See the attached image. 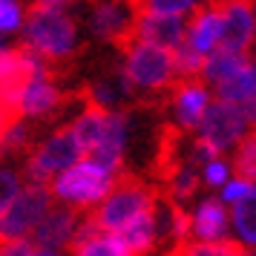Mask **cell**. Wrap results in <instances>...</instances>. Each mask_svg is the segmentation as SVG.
I'll return each instance as SVG.
<instances>
[{
    "mask_svg": "<svg viewBox=\"0 0 256 256\" xmlns=\"http://www.w3.org/2000/svg\"><path fill=\"white\" fill-rule=\"evenodd\" d=\"M222 9V46L233 52H248L256 38L254 0H219Z\"/></svg>",
    "mask_w": 256,
    "mask_h": 256,
    "instance_id": "13",
    "label": "cell"
},
{
    "mask_svg": "<svg viewBox=\"0 0 256 256\" xmlns=\"http://www.w3.org/2000/svg\"><path fill=\"white\" fill-rule=\"evenodd\" d=\"M6 118H9V112H6V106L0 104V127H3V121H6Z\"/></svg>",
    "mask_w": 256,
    "mask_h": 256,
    "instance_id": "36",
    "label": "cell"
},
{
    "mask_svg": "<svg viewBox=\"0 0 256 256\" xmlns=\"http://www.w3.org/2000/svg\"><path fill=\"white\" fill-rule=\"evenodd\" d=\"M216 196L224 208H233L239 202H248V198H256V178H248V176L233 173L224 184L216 190Z\"/></svg>",
    "mask_w": 256,
    "mask_h": 256,
    "instance_id": "28",
    "label": "cell"
},
{
    "mask_svg": "<svg viewBox=\"0 0 256 256\" xmlns=\"http://www.w3.org/2000/svg\"><path fill=\"white\" fill-rule=\"evenodd\" d=\"M173 60H176V75L178 78H198V72H202V55L196 52H190V49L178 46L173 52Z\"/></svg>",
    "mask_w": 256,
    "mask_h": 256,
    "instance_id": "32",
    "label": "cell"
},
{
    "mask_svg": "<svg viewBox=\"0 0 256 256\" xmlns=\"http://www.w3.org/2000/svg\"><path fill=\"white\" fill-rule=\"evenodd\" d=\"M130 141H132V112L127 106L124 110H106L101 138H98V144L86 156L106 164V167H112V170H118V173H124Z\"/></svg>",
    "mask_w": 256,
    "mask_h": 256,
    "instance_id": "11",
    "label": "cell"
},
{
    "mask_svg": "<svg viewBox=\"0 0 256 256\" xmlns=\"http://www.w3.org/2000/svg\"><path fill=\"white\" fill-rule=\"evenodd\" d=\"M184 49L196 55H210L222 46V9L219 0H204L196 12L184 20Z\"/></svg>",
    "mask_w": 256,
    "mask_h": 256,
    "instance_id": "14",
    "label": "cell"
},
{
    "mask_svg": "<svg viewBox=\"0 0 256 256\" xmlns=\"http://www.w3.org/2000/svg\"><path fill=\"white\" fill-rule=\"evenodd\" d=\"M239 250V244L236 242H184L182 248H176V250H170L173 256H233Z\"/></svg>",
    "mask_w": 256,
    "mask_h": 256,
    "instance_id": "31",
    "label": "cell"
},
{
    "mask_svg": "<svg viewBox=\"0 0 256 256\" xmlns=\"http://www.w3.org/2000/svg\"><path fill=\"white\" fill-rule=\"evenodd\" d=\"M196 173H198V184L216 193V190H219V187L233 176L230 156H213V158H208L204 164H198Z\"/></svg>",
    "mask_w": 256,
    "mask_h": 256,
    "instance_id": "27",
    "label": "cell"
},
{
    "mask_svg": "<svg viewBox=\"0 0 256 256\" xmlns=\"http://www.w3.org/2000/svg\"><path fill=\"white\" fill-rule=\"evenodd\" d=\"M156 198H158V193H156L150 184L121 176L116 184H112V190L90 210V219H92L101 230L118 233L130 219H136L138 213L150 210L152 204H156Z\"/></svg>",
    "mask_w": 256,
    "mask_h": 256,
    "instance_id": "6",
    "label": "cell"
},
{
    "mask_svg": "<svg viewBox=\"0 0 256 256\" xmlns=\"http://www.w3.org/2000/svg\"><path fill=\"white\" fill-rule=\"evenodd\" d=\"M26 184L20 164H14L12 158L0 156V213L12 204V198L20 193V187Z\"/></svg>",
    "mask_w": 256,
    "mask_h": 256,
    "instance_id": "26",
    "label": "cell"
},
{
    "mask_svg": "<svg viewBox=\"0 0 256 256\" xmlns=\"http://www.w3.org/2000/svg\"><path fill=\"white\" fill-rule=\"evenodd\" d=\"M198 173L193 164H178L173 167V173L167 176V202H176V204H187L198 196Z\"/></svg>",
    "mask_w": 256,
    "mask_h": 256,
    "instance_id": "24",
    "label": "cell"
},
{
    "mask_svg": "<svg viewBox=\"0 0 256 256\" xmlns=\"http://www.w3.org/2000/svg\"><path fill=\"white\" fill-rule=\"evenodd\" d=\"M138 40L156 44L176 52V49L184 44V20L182 18H164V14H136V24H132V35Z\"/></svg>",
    "mask_w": 256,
    "mask_h": 256,
    "instance_id": "17",
    "label": "cell"
},
{
    "mask_svg": "<svg viewBox=\"0 0 256 256\" xmlns=\"http://www.w3.org/2000/svg\"><path fill=\"white\" fill-rule=\"evenodd\" d=\"M84 152L78 147V141L72 136L70 124L55 127L49 136H44L40 141H32V147L24 152L26 162L20 164L26 182L35 184H49L60 170H66L72 162H78Z\"/></svg>",
    "mask_w": 256,
    "mask_h": 256,
    "instance_id": "5",
    "label": "cell"
},
{
    "mask_svg": "<svg viewBox=\"0 0 256 256\" xmlns=\"http://www.w3.org/2000/svg\"><path fill=\"white\" fill-rule=\"evenodd\" d=\"M132 3L144 14H164V18H182V20H187L204 0H132Z\"/></svg>",
    "mask_w": 256,
    "mask_h": 256,
    "instance_id": "25",
    "label": "cell"
},
{
    "mask_svg": "<svg viewBox=\"0 0 256 256\" xmlns=\"http://www.w3.org/2000/svg\"><path fill=\"white\" fill-rule=\"evenodd\" d=\"M254 121H256V112H248L242 106H233L213 98V104L204 112V118H202V124H198L193 136L208 141L219 156H228L244 136L254 132Z\"/></svg>",
    "mask_w": 256,
    "mask_h": 256,
    "instance_id": "7",
    "label": "cell"
},
{
    "mask_svg": "<svg viewBox=\"0 0 256 256\" xmlns=\"http://www.w3.org/2000/svg\"><path fill=\"white\" fill-rule=\"evenodd\" d=\"M81 216L84 213H78V210L52 202L29 239H32L35 244H40V248H52V250H64V254H66L72 239H75V230H78Z\"/></svg>",
    "mask_w": 256,
    "mask_h": 256,
    "instance_id": "15",
    "label": "cell"
},
{
    "mask_svg": "<svg viewBox=\"0 0 256 256\" xmlns=\"http://www.w3.org/2000/svg\"><path fill=\"white\" fill-rule=\"evenodd\" d=\"M29 256H66L64 250H52V248H40V244H35L32 250H29Z\"/></svg>",
    "mask_w": 256,
    "mask_h": 256,
    "instance_id": "35",
    "label": "cell"
},
{
    "mask_svg": "<svg viewBox=\"0 0 256 256\" xmlns=\"http://www.w3.org/2000/svg\"><path fill=\"white\" fill-rule=\"evenodd\" d=\"M167 256H173V254H167Z\"/></svg>",
    "mask_w": 256,
    "mask_h": 256,
    "instance_id": "38",
    "label": "cell"
},
{
    "mask_svg": "<svg viewBox=\"0 0 256 256\" xmlns=\"http://www.w3.org/2000/svg\"><path fill=\"white\" fill-rule=\"evenodd\" d=\"M52 204V193L46 184L26 182L20 193L12 198V204L0 213V242L9 239H29L38 222L44 219V213Z\"/></svg>",
    "mask_w": 256,
    "mask_h": 256,
    "instance_id": "8",
    "label": "cell"
},
{
    "mask_svg": "<svg viewBox=\"0 0 256 256\" xmlns=\"http://www.w3.org/2000/svg\"><path fill=\"white\" fill-rule=\"evenodd\" d=\"M121 64L118 72L124 75L130 90L136 95H164L170 92V86L178 81L176 75V60L173 52L138 38H130L121 44Z\"/></svg>",
    "mask_w": 256,
    "mask_h": 256,
    "instance_id": "3",
    "label": "cell"
},
{
    "mask_svg": "<svg viewBox=\"0 0 256 256\" xmlns=\"http://www.w3.org/2000/svg\"><path fill=\"white\" fill-rule=\"evenodd\" d=\"M132 98H136V92L130 90V84L124 81V75L118 70L112 75L95 78L86 86V101H90V106H98V110H124Z\"/></svg>",
    "mask_w": 256,
    "mask_h": 256,
    "instance_id": "20",
    "label": "cell"
},
{
    "mask_svg": "<svg viewBox=\"0 0 256 256\" xmlns=\"http://www.w3.org/2000/svg\"><path fill=\"white\" fill-rule=\"evenodd\" d=\"M26 12H29L26 0H0V38L12 40V38L20 35Z\"/></svg>",
    "mask_w": 256,
    "mask_h": 256,
    "instance_id": "29",
    "label": "cell"
},
{
    "mask_svg": "<svg viewBox=\"0 0 256 256\" xmlns=\"http://www.w3.org/2000/svg\"><path fill=\"white\" fill-rule=\"evenodd\" d=\"M250 60V55L248 52H233V49H213L210 55H204V60H202V72H198V78L208 84L210 90L216 86V84H222L224 78H230L233 72L239 70V66H244Z\"/></svg>",
    "mask_w": 256,
    "mask_h": 256,
    "instance_id": "21",
    "label": "cell"
},
{
    "mask_svg": "<svg viewBox=\"0 0 256 256\" xmlns=\"http://www.w3.org/2000/svg\"><path fill=\"white\" fill-rule=\"evenodd\" d=\"M66 256H132V254L124 248V242L118 239V233L101 230L90 219V213H84Z\"/></svg>",
    "mask_w": 256,
    "mask_h": 256,
    "instance_id": "16",
    "label": "cell"
},
{
    "mask_svg": "<svg viewBox=\"0 0 256 256\" xmlns=\"http://www.w3.org/2000/svg\"><path fill=\"white\" fill-rule=\"evenodd\" d=\"M158 202V198H156ZM118 239L124 242L132 256H152L156 248L162 244V228H158V213H156V204L150 210L138 213L136 219H130L121 230H118Z\"/></svg>",
    "mask_w": 256,
    "mask_h": 256,
    "instance_id": "18",
    "label": "cell"
},
{
    "mask_svg": "<svg viewBox=\"0 0 256 256\" xmlns=\"http://www.w3.org/2000/svg\"><path fill=\"white\" fill-rule=\"evenodd\" d=\"M228 156H230L233 173L248 176V178H256V138H254V132L244 136V138L239 141Z\"/></svg>",
    "mask_w": 256,
    "mask_h": 256,
    "instance_id": "30",
    "label": "cell"
},
{
    "mask_svg": "<svg viewBox=\"0 0 256 256\" xmlns=\"http://www.w3.org/2000/svg\"><path fill=\"white\" fill-rule=\"evenodd\" d=\"M233 256H256V254H254V250H244V248H239Z\"/></svg>",
    "mask_w": 256,
    "mask_h": 256,
    "instance_id": "37",
    "label": "cell"
},
{
    "mask_svg": "<svg viewBox=\"0 0 256 256\" xmlns=\"http://www.w3.org/2000/svg\"><path fill=\"white\" fill-rule=\"evenodd\" d=\"M230 216V242H236L244 250H254L256 248V198L239 202L228 208Z\"/></svg>",
    "mask_w": 256,
    "mask_h": 256,
    "instance_id": "22",
    "label": "cell"
},
{
    "mask_svg": "<svg viewBox=\"0 0 256 256\" xmlns=\"http://www.w3.org/2000/svg\"><path fill=\"white\" fill-rule=\"evenodd\" d=\"M213 98L224 101V104L242 106L248 112H256V66L254 58L248 60L244 66L233 72L230 78H224L222 84L213 86Z\"/></svg>",
    "mask_w": 256,
    "mask_h": 256,
    "instance_id": "19",
    "label": "cell"
},
{
    "mask_svg": "<svg viewBox=\"0 0 256 256\" xmlns=\"http://www.w3.org/2000/svg\"><path fill=\"white\" fill-rule=\"evenodd\" d=\"M29 6L38 9H55V12H75L81 6V0H32Z\"/></svg>",
    "mask_w": 256,
    "mask_h": 256,
    "instance_id": "34",
    "label": "cell"
},
{
    "mask_svg": "<svg viewBox=\"0 0 256 256\" xmlns=\"http://www.w3.org/2000/svg\"><path fill=\"white\" fill-rule=\"evenodd\" d=\"M213 104V90L202 78H178V81L170 86V121L178 132H187L193 136L202 124L204 112Z\"/></svg>",
    "mask_w": 256,
    "mask_h": 256,
    "instance_id": "9",
    "label": "cell"
},
{
    "mask_svg": "<svg viewBox=\"0 0 256 256\" xmlns=\"http://www.w3.org/2000/svg\"><path fill=\"white\" fill-rule=\"evenodd\" d=\"M187 219H190L193 242H228L230 239V216L216 193L193 198V208H187Z\"/></svg>",
    "mask_w": 256,
    "mask_h": 256,
    "instance_id": "12",
    "label": "cell"
},
{
    "mask_svg": "<svg viewBox=\"0 0 256 256\" xmlns=\"http://www.w3.org/2000/svg\"><path fill=\"white\" fill-rule=\"evenodd\" d=\"M32 147V124L20 116H9L0 127V156L12 158Z\"/></svg>",
    "mask_w": 256,
    "mask_h": 256,
    "instance_id": "23",
    "label": "cell"
},
{
    "mask_svg": "<svg viewBox=\"0 0 256 256\" xmlns=\"http://www.w3.org/2000/svg\"><path fill=\"white\" fill-rule=\"evenodd\" d=\"M136 14L138 9L132 0H92L86 12V29L101 44H124L132 35Z\"/></svg>",
    "mask_w": 256,
    "mask_h": 256,
    "instance_id": "10",
    "label": "cell"
},
{
    "mask_svg": "<svg viewBox=\"0 0 256 256\" xmlns=\"http://www.w3.org/2000/svg\"><path fill=\"white\" fill-rule=\"evenodd\" d=\"M20 46L46 64H66L81 49V24L75 12H55L29 6L20 26Z\"/></svg>",
    "mask_w": 256,
    "mask_h": 256,
    "instance_id": "1",
    "label": "cell"
},
{
    "mask_svg": "<svg viewBox=\"0 0 256 256\" xmlns=\"http://www.w3.org/2000/svg\"><path fill=\"white\" fill-rule=\"evenodd\" d=\"M121 176L124 173H118L112 167L95 162L90 156H81L66 170H60L46 187H49V193H52V202L66 204V208L78 210V213H90L112 190V184Z\"/></svg>",
    "mask_w": 256,
    "mask_h": 256,
    "instance_id": "2",
    "label": "cell"
},
{
    "mask_svg": "<svg viewBox=\"0 0 256 256\" xmlns=\"http://www.w3.org/2000/svg\"><path fill=\"white\" fill-rule=\"evenodd\" d=\"M60 106H64V90L55 81L52 64L26 52V75L14 95L12 116L26 118L29 124H44L52 116H58Z\"/></svg>",
    "mask_w": 256,
    "mask_h": 256,
    "instance_id": "4",
    "label": "cell"
},
{
    "mask_svg": "<svg viewBox=\"0 0 256 256\" xmlns=\"http://www.w3.org/2000/svg\"><path fill=\"white\" fill-rule=\"evenodd\" d=\"M32 248H35L32 239H9V242H0V256H29Z\"/></svg>",
    "mask_w": 256,
    "mask_h": 256,
    "instance_id": "33",
    "label": "cell"
}]
</instances>
